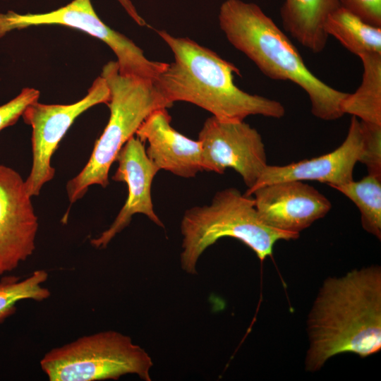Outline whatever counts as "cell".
Instances as JSON below:
<instances>
[{
	"label": "cell",
	"mask_w": 381,
	"mask_h": 381,
	"mask_svg": "<svg viewBox=\"0 0 381 381\" xmlns=\"http://www.w3.org/2000/svg\"><path fill=\"white\" fill-rule=\"evenodd\" d=\"M306 370L331 357L353 353L364 358L381 349V269H356L322 284L308 315Z\"/></svg>",
	"instance_id": "6da1fadb"
},
{
	"label": "cell",
	"mask_w": 381,
	"mask_h": 381,
	"mask_svg": "<svg viewBox=\"0 0 381 381\" xmlns=\"http://www.w3.org/2000/svg\"><path fill=\"white\" fill-rule=\"evenodd\" d=\"M156 31L174 58L154 81L171 104L188 102L227 121H244L251 115L274 119L284 116L280 102L248 93L235 85L234 74H239V70L232 63L188 37Z\"/></svg>",
	"instance_id": "7a4b0ae2"
},
{
	"label": "cell",
	"mask_w": 381,
	"mask_h": 381,
	"mask_svg": "<svg viewBox=\"0 0 381 381\" xmlns=\"http://www.w3.org/2000/svg\"><path fill=\"white\" fill-rule=\"evenodd\" d=\"M219 25L229 43L272 80H289L308 95L311 113L325 121L344 114L347 92L328 85L306 66L284 31L255 3L226 0L219 8Z\"/></svg>",
	"instance_id": "3957f363"
},
{
	"label": "cell",
	"mask_w": 381,
	"mask_h": 381,
	"mask_svg": "<svg viewBox=\"0 0 381 381\" xmlns=\"http://www.w3.org/2000/svg\"><path fill=\"white\" fill-rule=\"evenodd\" d=\"M181 266L190 274H197L200 255L222 238L239 240L262 261L272 255L277 241L299 237L298 233L266 224L257 212L254 198L233 187L217 191L209 205L186 210L181 222Z\"/></svg>",
	"instance_id": "277c9868"
},
{
	"label": "cell",
	"mask_w": 381,
	"mask_h": 381,
	"mask_svg": "<svg viewBox=\"0 0 381 381\" xmlns=\"http://www.w3.org/2000/svg\"><path fill=\"white\" fill-rule=\"evenodd\" d=\"M102 76L109 89L108 123L96 141L90 157L81 171L66 186L71 205L81 199L92 185L106 188L109 171L116 156L143 122L154 111L172 106L154 82L120 73L116 61L106 64Z\"/></svg>",
	"instance_id": "5b68a950"
},
{
	"label": "cell",
	"mask_w": 381,
	"mask_h": 381,
	"mask_svg": "<svg viewBox=\"0 0 381 381\" xmlns=\"http://www.w3.org/2000/svg\"><path fill=\"white\" fill-rule=\"evenodd\" d=\"M49 381L119 380L135 375L151 381L153 363L129 336L114 330L85 335L54 348L40 362Z\"/></svg>",
	"instance_id": "8992f818"
},
{
	"label": "cell",
	"mask_w": 381,
	"mask_h": 381,
	"mask_svg": "<svg viewBox=\"0 0 381 381\" xmlns=\"http://www.w3.org/2000/svg\"><path fill=\"white\" fill-rule=\"evenodd\" d=\"M42 25H59L80 30L107 44L117 59L120 73L155 81L167 63L148 59L143 50L98 17L90 0H73L44 13H0V37L15 30Z\"/></svg>",
	"instance_id": "52a82bcc"
},
{
	"label": "cell",
	"mask_w": 381,
	"mask_h": 381,
	"mask_svg": "<svg viewBox=\"0 0 381 381\" xmlns=\"http://www.w3.org/2000/svg\"><path fill=\"white\" fill-rule=\"evenodd\" d=\"M109 96L107 83L100 75L94 80L87 95L75 103L45 104L37 101L25 109L22 116L32 127V165L25 180L30 197L37 196L43 186L54 177L51 158L75 119L93 106L107 104Z\"/></svg>",
	"instance_id": "ba28073f"
},
{
	"label": "cell",
	"mask_w": 381,
	"mask_h": 381,
	"mask_svg": "<svg viewBox=\"0 0 381 381\" xmlns=\"http://www.w3.org/2000/svg\"><path fill=\"white\" fill-rule=\"evenodd\" d=\"M202 171L223 174L228 168L251 188L267 165L260 133L244 121L207 118L199 132Z\"/></svg>",
	"instance_id": "9c48e42d"
},
{
	"label": "cell",
	"mask_w": 381,
	"mask_h": 381,
	"mask_svg": "<svg viewBox=\"0 0 381 381\" xmlns=\"http://www.w3.org/2000/svg\"><path fill=\"white\" fill-rule=\"evenodd\" d=\"M38 227L25 180L13 169L0 164V276L32 255Z\"/></svg>",
	"instance_id": "30bf717a"
},
{
	"label": "cell",
	"mask_w": 381,
	"mask_h": 381,
	"mask_svg": "<svg viewBox=\"0 0 381 381\" xmlns=\"http://www.w3.org/2000/svg\"><path fill=\"white\" fill-rule=\"evenodd\" d=\"M116 160L118 168L112 179L126 183L128 196L110 226L90 240L91 245L98 249L105 248L130 224L135 214H143L157 226L164 227L154 210L151 193L153 179L159 169L148 157L144 143L132 136L119 150Z\"/></svg>",
	"instance_id": "8fae6325"
},
{
	"label": "cell",
	"mask_w": 381,
	"mask_h": 381,
	"mask_svg": "<svg viewBox=\"0 0 381 381\" xmlns=\"http://www.w3.org/2000/svg\"><path fill=\"white\" fill-rule=\"evenodd\" d=\"M364 151V133L361 121L352 116L346 138L325 155L286 165H267L255 184L244 193L251 196L259 187L273 183L298 180L315 181L331 187L353 180V171Z\"/></svg>",
	"instance_id": "7c38bea8"
},
{
	"label": "cell",
	"mask_w": 381,
	"mask_h": 381,
	"mask_svg": "<svg viewBox=\"0 0 381 381\" xmlns=\"http://www.w3.org/2000/svg\"><path fill=\"white\" fill-rule=\"evenodd\" d=\"M255 206L267 225L299 234L331 210V202L313 186L303 181H284L255 189Z\"/></svg>",
	"instance_id": "4fadbf2b"
},
{
	"label": "cell",
	"mask_w": 381,
	"mask_h": 381,
	"mask_svg": "<svg viewBox=\"0 0 381 381\" xmlns=\"http://www.w3.org/2000/svg\"><path fill=\"white\" fill-rule=\"evenodd\" d=\"M167 108L151 113L135 133L147 142L146 153L157 168L182 178L195 177L202 169V148L198 140L190 139L174 129Z\"/></svg>",
	"instance_id": "5bb4252c"
},
{
	"label": "cell",
	"mask_w": 381,
	"mask_h": 381,
	"mask_svg": "<svg viewBox=\"0 0 381 381\" xmlns=\"http://www.w3.org/2000/svg\"><path fill=\"white\" fill-rule=\"evenodd\" d=\"M341 6L339 0H283L279 15L284 30L315 54L325 48V30L329 15Z\"/></svg>",
	"instance_id": "9a60e30c"
},
{
	"label": "cell",
	"mask_w": 381,
	"mask_h": 381,
	"mask_svg": "<svg viewBox=\"0 0 381 381\" xmlns=\"http://www.w3.org/2000/svg\"><path fill=\"white\" fill-rule=\"evenodd\" d=\"M363 64L362 82L354 93H348L341 103L344 114L361 121L381 126V53L358 56Z\"/></svg>",
	"instance_id": "2e32d148"
},
{
	"label": "cell",
	"mask_w": 381,
	"mask_h": 381,
	"mask_svg": "<svg viewBox=\"0 0 381 381\" xmlns=\"http://www.w3.org/2000/svg\"><path fill=\"white\" fill-rule=\"evenodd\" d=\"M325 30L356 56L366 52L381 53V26L365 22L341 6L329 15Z\"/></svg>",
	"instance_id": "e0dca14e"
},
{
	"label": "cell",
	"mask_w": 381,
	"mask_h": 381,
	"mask_svg": "<svg viewBox=\"0 0 381 381\" xmlns=\"http://www.w3.org/2000/svg\"><path fill=\"white\" fill-rule=\"evenodd\" d=\"M351 200L358 208L365 231L381 239V176L368 174L332 187Z\"/></svg>",
	"instance_id": "ac0fdd59"
},
{
	"label": "cell",
	"mask_w": 381,
	"mask_h": 381,
	"mask_svg": "<svg viewBox=\"0 0 381 381\" xmlns=\"http://www.w3.org/2000/svg\"><path fill=\"white\" fill-rule=\"evenodd\" d=\"M48 279L46 270L34 271L20 279L17 276H6L0 279V323L16 311V303L22 300L42 301L51 296L50 291L42 286Z\"/></svg>",
	"instance_id": "d6986e66"
},
{
	"label": "cell",
	"mask_w": 381,
	"mask_h": 381,
	"mask_svg": "<svg viewBox=\"0 0 381 381\" xmlns=\"http://www.w3.org/2000/svg\"><path fill=\"white\" fill-rule=\"evenodd\" d=\"M361 122L364 133V151L360 162L366 166L368 174L381 176V126Z\"/></svg>",
	"instance_id": "ffe728a7"
},
{
	"label": "cell",
	"mask_w": 381,
	"mask_h": 381,
	"mask_svg": "<svg viewBox=\"0 0 381 381\" xmlns=\"http://www.w3.org/2000/svg\"><path fill=\"white\" fill-rule=\"evenodd\" d=\"M341 6L365 22L381 26V0H339Z\"/></svg>",
	"instance_id": "44dd1931"
},
{
	"label": "cell",
	"mask_w": 381,
	"mask_h": 381,
	"mask_svg": "<svg viewBox=\"0 0 381 381\" xmlns=\"http://www.w3.org/2000/svg\"><path fill=\"white\" fill-rule=\"evenodd\" d=\"M130 17L140 26H146L145 20L139 15L130 0H117Z\"/></svg>",
	"instance_id": "7402d4cb"
}]
</instances>
